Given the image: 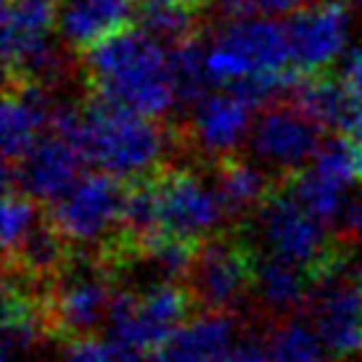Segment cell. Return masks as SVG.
Here are the masks:
<instances>
[{
	"mask_svg": "<svg viewBox=\"0 0 362 362\" xmlns=\"http://www.w3.org/2000/svg\"><path fill=\"white\" fill-rule=\"evenodd\" d=\"M48 132L71 141L88 164L119 180H135L156 172L170 148V132L159 119L117 106L93 93L77 106L59 103Z\"/></svg>",
	"mask_w": 362,
	"mask_h": 362,
	"instance_id": "1",
	"label": "cell"
},
{
	"mask_svg": "<svg viewBox=\"0 0 362 362\" xmlns=\"http://www.w3.org/2000/svg\"><path fill=\"white\" fill-rule=\"evenodd\" d=\"M88 93L159 119L177 101L170 51L138 24L109 35L77 56Z\"/></svg>",
	"mask_w": 362,
	"mask_h": 362,
	"instance_id": "2",
	"label": "cell"
},
{
	"mask_svg": "<svg viewBox=\"0 0 362 362\" xmlns=\"http://www.w3.org/2000/svg\"><path fill=\"white\" fill-rule=\"evenodd\" d=\"M193 293L177 283H156L143 293L117 291L109 307V344L122 362H143L188 320Z\"/></svg>",
	"mask_w": 362,
	"mask_h": 362,
	"instance_id": "3",
	"label": "cell"
},
{
	"mask_svg": "<svg viewBox=\"0 0 362 362\" xmlns=\"http://www.w3.org/2000/svg\"><path fill=\"white\" fill-rule=\"evenodd\" d=\"M61 0H3V64L6 82L51 85L61 71L53 32Z\"/></svg>",
	"mask_w": 362,
	"mask_h": 362,
	"instance_id": "4",
	"label": "cell"
},
{
	"mask_svg": "<svg viewBox=\"0 0 362 362\" xmlns=\"http://www.w3.org/2000/svg\"><path fill=\"white\" fill-rule=\"evenodd\" d=\"M206 66L222 85L249 74L293 71L286 30L267 19H233L206 51Z\"/></svg>",
	"mask_w": 362,
	"mask_h": 362,
	"instance_id": "5",
	"label": "cell"
},
{
	"mask_svg": "<svg viewBox=\"0 0 362 362\" xmlns=\"http://www.w3.org/2000/svg\"><path fill=\"white\" fill-rule=\"evenodd\" d=\"M156 204H159V233L202 241L217 230L225 220V204L214 182L193 170H159Z\"/></svg>",
	"mask_w": 362,
	"mask_h": 362,
	"instance_id": "6",
	"label": "cell"
},
{
	"mask_svg": "<svg viewBox=\"0 0 362 362\" xmlns=\"http://www.w3.org/2000/svg\"><path fill=\"white\" fill-rule=\"evenodd\" d=\"M257 217V230L262 243L272 257L296 262L312 270L317 262L331 252L333 246L325 235V222L317 220L283 182L281 188H272L264 199Z\"/></svg>",
	"mask_w": 362,
	"mask_h": 362,
	"instance_id": "7",
	"label": "cell"
},
{
	"mask_svg": "<svg viewBox=\"0 0 362 362\" xmlns=\"http://www.w3.org/2000/svg\"><path fill=\"white\" fill-rule=\"evenodd\" d=\"M124 188L109 172H88L64 199L51 204V225L71 243H95L122 228Z\"/></svg>",
	"mask_w": 362,
	"mask_h": 362,
	"instance_id": "8",
	"label": "cell"
},
{
	"mask_svg": "<svg viewBox=\"0 0 362 362\" xmlns=\"http://www.w3.org/2000/svg\"><path fill=\"white\" fill-rule=\"evenodd\" d=\"M320 124L288 98L264 106L252 127L254 156L272 172L291 177L310 167L320 148Z\"/></svg>",
	"mask_w": 362,
	"mask_h": 362,
	"instance_id": "9",
	"label": "cell"
},
{
	"mask_svg": "<svg viewBox=\"0 0 362 362\" xmlns=\"http://www.w3.org/2000/svg\"><path fill=\"white\" fill-rule=\"evenodd\" d=\"M257 259L238 238H211L196 249L191 264V293L206 310L230 312L254 291Z\"/></svg>",
	"mask_w": 362,
	"mask_h": 362,
	"instance_id": "10",
	"label": "cell"
},
{
	"mask_svg": "<svg viewBox=\"0 0 362 362\" xmlns=\"http://www.w3.org/2000/svg\"><path fill=\"white\" fill-rule=\"evenodd\" d=\"M360 180L357 164L352 156V146L346 135H333L320 143V148L310 161V167L286 177L288 191L307 206V209L322 220L325 225L346 217V191L352 182Z\"/></svg>",
	"mask_w": 362,
	"mask_h": 362,
	"instance_id": "11",
	"label": "cell"
},
{
	"mask_svg": "<svg viewBox=\"0 0 362 362\" xmlns=\"http://www.w3.org/2000/svg\"><path fill=\"white\" fill-rule=\"evenodd\" d=\"M283 30L291 53V69L296 74L328 71L346 42V0H317L307 8L293 11Z\"/></svg>",
	"mask_w": 362,
	"mask_h": 362,
	"instance_id": "12",
	"label": "cell"
},
{
	"mask_svg": "<svg viewBox=\"0 0 362 362\" xmlns=\"http://www.w3.org/2000/svg\"><path fill=\"white\" fill-rule=\"evenodd\" d=\"M85 156L71 141L56 132L42 135L16 164L6 167V188H16L35 202L56 204L82 177Z\"/></svg>",
	"mask_w": 362,
	"mask_h": 362,
	"instance_id": "13",
	"label": "cell"
},
{
	"mask_svg": "<svg viewBox=\"0 0 362 362\" xmlns=\"http://www.w3.org/2000/svg\"><path fill=\"white\" fill-rule=\"evenodd\" d=\"M114 293L109 288L106 272L93 264H74L64 270L53 288L48 304V322H53L69 339L88 333L109 317V307Z\"/></svg>",
	"mask_w": 362,
	"mask_h": 362,
	"instance_id": "14",
	"label": "cell"
},
{
	"mask_svg": "<svg viewBox=\"0 0 362 362\" xmlns=\"http://www.w3.org/2000/svg\"><path fill=\"white\" fill-rule=\"evenodd\" d=\"M317 299L312 307V325L333 357H352L362 352V286L339 272L315 283Z\"/></svg>",
	"mask_w": 362,
	"mask_h": 362,
	"instance_id": "15",
	"label": "cell"
},
{
	"mask_svg": "<svg viewBox=\"0 0 362 362\" xmlns=\"http://www.w3.org/2000/svg\"><path fill=\"white\" fill-rule=\"evenodd\" d=\"M286 98L310 114L322 130L341 135L352 130L362 117V101L349 90L344 77H336L331 69L317 74H293L286 88Z\"/></svg>",
	"mask_w": 362,
	"mask_h": 362,
	"instance_id": "16",
	"label": "cell"
},
{
	"mask_svg": "<svg viewBox=\"0 0 362 362\" xmlns=\"http://www.w3.org/2000/svg\"><path fill=\"white\" fill-rule=\"evenodd\" d=\"M238 349L235 320L228 312L206 310L185 320L167 341L148 357L151 362H233Z\"/></svg>",
	"mask_w": 362,
	"mask_h": 362,
	"instance_id": "17",
	"label": "cell"
},
{
	"mask_svg": "<svg viewBox=\"0 0 362 362\" xmlns=\"http://www.w3.org/2000/svg\"><path fill=\"white\" fill-rule=\"evenodd\" d=\"M252 111L233 93L222 88V93H206L188 124L193 143L206 153H214L217 159L233 153L249 132V117Z\"/></svg>",
	"mask_w": 362,
	"mask_h": 362,
	"instance_id": "18",
	"label": "cell"
},
{
	"mask_svg": "<svg viewBox=\"0 0 362 362\" xmlns=\"http://www.w3.org/2000/svg\"><path fill=\"white\" fill-rule=\"evenodd\" d=\"M132 13L135 0H64L59 27L66 45L80 56L132 24Z\"/></svg>",
	"mask_w": 362,
	"mask_h": 362,
	"instance_id": "19",
	"label": "cell"
},
{
	"mask_svg": "<svg viewBox=\"0 0 362 362\" xmlns=\"http://www.w3.org/2000/svg\"><path fill=\"white\" fill-rule=\"evenodd\" d=\"M315 286L312 272L296 262L281 257H264L257 259L254 272V293L270 312H291L307 299Z\"/></svg>",
	"mask_w": 362,
	"mask_h": 362,
	"instance_id": "20",
	"label": "cell"
},
{
	"mask_svg": "<svg viewBox=\"0 0 362 362\" xmlns=\"http://www.w3.org/2000/svg\"><path fill=\"white\" fill-rule=\"evenodd\" d=\"M202 19L204 11L193 8L185 0H135L132 13V24H138L159 42H167V48L199 37Z\"/></svg>",
	"mask_w": 362,
	"mask_h": 362,
	"instance_id": "21",
	"label": "cell"
},
{
	"mask_svg": "<svg viewBox=\"0 0 362 362\" xmlns=\"http://www.w3.org/2000/svg\"><path fill=\"white\" fill-rule=\"evenodd\" d=\"M214 188H217L228 211L259 209L264 199L272 193L267 175L259 167L249 164L246 159H238L235 153L217 159V164H214Z\"/></svg>",
	"mask_w": 362,
	"mask_h": 362,
	"instance_id": "22",
	"label": "cell"
},
{
	"mask_svg": "<svg viewBox=\"0 0 362 362\" xmlns=\"http://www.w3.org/2000/svg\"><path fill=\"white\" fill-rule=\"evenodd\" d=\"M272 362H325L328 346L312 322L302 317H286L275 325L267 341Z\"/></svg>",
	"mask_w": 362,
	"mask_h": 362,
	"instance_id": "23",
	"label": "cell"
},
{
	"mask_svg": "<svg viewBox=\"0 0 362 362\" xmlns=\"http://www.w3.org/2000/svg\"><path fill=\"white\" fill-rule=\"evenodd\" d=\"M48 320V312H42L32 296L13 288V283H6V307H3V354L8 357L11 349L30 346L42 333V325Z\"/></svg>",
	"mask_w": 362,
	"mask_h": 362,
	"instance_id": "24",
	"label": "cell"
},
{
	"mask_svg": "<svg viewBox=\"0 0 362 362\" xmlns=\"http://www.w3.org/2000/svg\"><path fill=\"white\" fill-rule=\"evenodd\" d=\"M170 51V69L175 80V95L182 103H199L206 95L209 66H206V51L202 48L199 37L182 40Z\"/></svg>",
	"mask_w": 362,
	"mask_h": 362,
	"instance_id": "25",
	"label": "cell"
},
{
	"mask_svg": "<svg viewBox=\"0 0 362 362\" xmlns=\"http://www.w3.org/2000/svg\"><path fill=\"white\" fill-rule=\"evenodd\" d=\"M64 235L51 225V220L37 222V228L30 233V238L21 243L8 259H19V267L35 272V275H45V272L59 270L64 264Z\"/></svg>",
	"mask_w": 362,
	"mask_h": 362,
	"instance_id": "26",
	"label": "cell"
},
{
	"mask_svg": "<svg viewBox=\"0 0 362 362\" xmlns=\"http://www.w3.org/2000/svg\"><path fill=\"white\" fill-rule=\"evenodd\" d=\"M35 199H30L27 193H21L19 188H6V199H3V249L6 254H13L21 243L30 238V233L37 228V206Z\"/></svg>",
	"mask_w": 362,
	"mask_h": 362,
	"instance_id": "27",
	"label": "cell"
},
{
	"mask_svg": "<svg viewBox=\"0 0 362 362\" xmlns=\"http://www.w3.org/2000/svg\"><path fill=\"white\" fill-rule=\"evenodd\" d=\"M312 3H317V0H214V6L230 19H243L249 13L281 16V13H293L299 8H307Z\"/></svg>",
	"mask_w": 362,
	"mask_h": 362,
	"instance_id": "28",
	"label": "cell"
},
{
	"mask_svg": "<svg viewBox=\"0 0 362 362\" xmlns=\"http://www.w3.org/2000/svg\"><path fill=\"white\" fill-rule=\"evenodd\" d=\"M64 362H122L114 346L95 336H74L64 346Z\"/></svg>",
	"mask_w": 362,
	"mask_h": 362,
	"instance_id": "29",
	"label": "cell"
},
{
	"mask_svg": "<svg viewBox=\"0 0 362 362\" xmlns=\"http://www.w3.org/2000/svg\"><path fill=\"white\" fill-rule=\"evenodd\" d=\"M341 77H344V82L349 85V90H352L354 95L362 101V48L349 56V61H346V69H344Z\"/></svg>",
	"mask_w": 362,
	"mask_h": 362,
	"instance_id": "30",
	"label": "cell"
},
{
	"mask_svg": "<svg viewBox=\"0 0 362 362\" xmlns=\"http://www.w3.org/2000/svg\"><path fill=\"white\" fill-rule=\"evenodd\" d=\"M233 362H272V357L267 344L262 346L257 341H246V344H238V349L233 354Z\"/></svg>",
	"mask_w": 362,
	"mask_h": 362,
	"instance_id": "31",
	"label": "cell"
},
{
	"mask_svg": "<svg viewBox=\"0 0 362 362\" xmlns=\"http://www.w3.org/2000/svg\"><path fill=\"white\" fill-rule=\"evenodd\" d=\"M346 141H349V146H352V156H354V164H357V175H360V180H362V117L352 130L346 132Z\"/></svg>",
	"mask_w": 362,
	"mask_h": 362,
	"instance_id": "32",
	"label": "cell"
},
{
	"mask_svg": "<svg viewBox=\"0 0 362 362\" xmlns=\"http://www.w3.org/2000/svg\"><path fill=\"white\" fill-rule=\"evenodd\" d=\"M346 228L354 233V235H362V199L360 202H354L349 209H346Z\"/></svg>",
	"mask_w": 362,
	"mask_h": 362,
	"instance_id": "33",
	"label": "cell"
},
{
	"mask_svg": "<svg viewBox=\"0 0 362 362\" xmlns=\"http://www.w3.org/2000/svg\"><path fill=\"white\" fill-rule=\"evenodd\" d=\"M185 3H191L193 8H199V11H206V6H211L214 0H185Z\"/></svg>",
	"mask_w": 362,
	"mask_h": 362,
	"instance_id": "34",
	"label": "cell"
},
{
	"mask_svg": "<svg viewBox=\"0 0 362 362\" xmlns=\"http://www.w3.org/2000/svg\"><path fill=\"white\" fill-rule=\"evenodd\" d=\"M352 3H354V6H360V8H362V0H352Z\"/></svg>",
	"mask_w": 362,
	"mask_h": 362,
	"instance_id": "35",
	"label": "cell"
}]
</instances>
